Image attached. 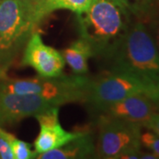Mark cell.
<instances>
[{
	"instance_id": "1",
	"label": "cell",
	"mask_w": 159,
	"mask_h": 159,
	"mask_svg": "<svg viewBox=\"0 0 159 159\" xmlns=\"http://www.w3.org/2000/svg\"><path fill=\"white\" fill-rule=\"evenodd\" d=\"M105 57L111 70L134 74L159 94V51L142 20L126 28Z\"/></svg>"
},
{
	"instance_id": "2",
	"label": "cell",
	"mask_w": 159,
	"mask_h": 159,
	"mask_svg": "<svg viewBox=\"0 0 159 159\" xmlns=\"http://www.w3.org/2000/svg\"><path fill=\"white\" fill-rule=\"evenodd\" d=\"M127 10L114 0H94L79 18L80 38L87 41L95 56L105 57L126 29Z\"/></svg>"
},
{
	"instance_id": "3",
	"label": "cell",
	"mask_w": 159,
	"mask_h": 159,
	"mask_svg": "<svg viewBox=\"0 0 159 159\" xmlns=\"http://www.w3.org/2000/svg\"><path fill=\"white\" fill-rule=\"evenodd\" d=\"M89 78L84 74L57 77H34L11 79L0 73V92L21 95H36L59 107L69 102H85Z\"/></svg>"
},
{
	"instance_id": "4",
	"label": "cell",
	"mask_w": 159,
	"mask_h": 159,
	"mask_svg": "<svg viewBox=\"0 0 159 159\" xmlns=\"http://www.w3.org/2000/svg\"><path fill=\"white\" fill-rule=\"evenodd\" d=\"M38 25L25 0H0V73H6Z\"/></svg>"
},
{
	"instance_id": "5",
	"label": "cell",
	"mask_w": 159,
	"mask_h": 159,
	"mask_svg": "<svg viewBox=\"0 0 159 159\" xmlns=\"http://www.w3.org/2000/svg\"><path fill=\"white\" fill-rule=\"evenodd\" d=\"M136 95L147 96L158 106L159 94L152 87L130 73L110 70L98 78L89 80L85 102L101 111L113 102Z\"/></svg>"
},
{
	"instance_id": "6",
	"label": "cell",
	"mask_w": 159,
	"mask_h": 159,
	"mask_svg": "<svg viewBox=\"0 0 159 159\" xmlns=\"http://www.w3.org/2000/svg\"><path fill=\"white\" fill-rule=\"evenodd\" d=\"M97 157L136 159L141 157V125L102 114L98 120Z\"/></svg>"
},
{
	"instance_id": "7",
	"label": "cell",
	"mask_w": 159,
	"mask_h": 159,
	"mask_svg": "<svg viewBox=\"0 0 159 159\" xmlns=\"http://www.w3.org/2000/svg\"><path fill=\"white\" fill-rule=\"evenodd\" d=\"M21 66H30L42 77H57L63 74L65 59L61 52L43 43L41 34L33 32L24 47Z\"/></svg>"
},
{
	"instance_id": "8",
	"label": "cell",
	"mask_w": 159,
	"mask_h": 159,
	"mask_svg": "<svg viewBox=\"0 0 159 159\" xmlns=\"http://www.w3.org/2000/svg\"><path fill=\"white\" fill-rule=\"evenodd\" d=\"M52 107L57 106L36 95L0 92V126L15 124Z\"/></svg>"
},
{
	"instance_id": "9",
	"label": "cell",
	"mask_w": 159,
	"mask_h": 159,
	"mask_svg": "<svg viewBox=\"0 0 159 159\" xmlns=\"http://www.w3.org/2000/svg\"><path fill=\"white\" fill-rule=\"evenodd\" d=\"M34 118L40 125V132L34 143L37 155L60 148L67 142L82 135L85 132L65 130L58 119V107H52Z\"/></svg>"
},
{
	"instance_id": "10",
	"label": "cell",
	"mask_w": 159,
	"mask_h": 159,
	"mask_svg": "<svg viewBox=\"0 0 159 159\" xmlns=\"http://www.w3.org/2000/svg\"><path fill=\"white\" fill-rule=\"evenodd\" d=\"M158 106L157 102L145 95H136L113 102L101 110L102 114L127 122L144 125Z\"/></svg>"
},
{
	"instance_id": "11",
	"label": "cell",
	"mask_w": 159,
	"mask_h": 159,
	"mask_svg": "<svg viewBox=\"0 0 159 159\" xmlns=\"http://www.w3.org/2000/svg\"><path fill=\"white\" fill-rule=\"evenodd\" d=\"M96 155V145L91 135L85 132L60 148L37 155L38 159H76L89 158Z\"/></svg>"
},
{
	"instance_id": "12",
	"label": "cell",
	"mask_w": 159,
	"mask_h": 159,
	"mask_svg": "<svg viewBox=\"0 0 159 159\" xmlns=\"http://www.w3.org/2000/svg\"><path fill=\"white\" fill-rule=\"evenodd\" d=\"M94 0H34L32 10L36 22L39 24L43 19L56 10H69L77 16L89 10Z\"/></svg>"
},
{
	"instance_id": "13",
	"label": "cell",
	"mask_w": 159,
	"mask_h": 159,
	"mask_svg": "<svg viewBox=\"0 0 159 159\" xmlns=\"http://www.w3.org/2000/svg\"><path fill=\"white\" fill-rule=\"evenodd\" d=\"M65 62L75 74H85L89 72V59L94 57L90 44L80 38L73 42L61 52Z\"/></svg>"
},
{
	"instance_id": "14",
	"label": "cell",
	"mask_w": 159,
	"mask_h": 159,
	"mask_svg": "<svg viewBox=\"0 0 159 159\" xmlns=\"http://www.w3.org/2000/svg\"><path fill=\"white\" fill-rule=\"evenodd\" d=\"M9 139L13 159H33L37 157V153L32 149L29 143L19 140L11 134H9Z\"/></svg>"
},
{
	"instance_id": "15",
	"label": "cell",
	"mask_w": 159,
	"mask_h": 159,
	"mask_svg": "<svg viewBox=\"0 0 159 159\" xmlns=\"http://www.w3.org/2000/svg\"><path fill=\"white\" fill-rule=\"evenodd\" d=\"M134 13L142 21L147 20H159V0H145Z\"/></svg>"
},
{
	"instance_id": "16",
	"label": "cell",
	"mask_w": 159,
	"mask_h": 159,
	"mask_svg": "<svg viewBox=\"0 0 159 159\" xmlns=\"http://www.w3.org/2000/svg\"><path fill=\"white\" fill-rule=\"evenodd\" d=\"M141 143L159 158V135L154 132L141 134Z\"/></svg>"
},
{
	"instance_id": "17",
	"label": "cell",
	"mask_w": 159,
	"mask_h": 159,
	"mask_svg": "<svg viewBox=\"0 0 159 159\" xmlns=\"http://www.w3.org/2000/svg\"><path fill=\"white\" fill-rule=\"evenodd\" d=\"M9 133L0 127V158L13 159L11 152Z\"/></svg>"
},
{
	"instance_id": "18",
	"label": "cell",
	"mask_w": 159,
	"mask_h": 159,
	"mask_svg": "<svg viewBox=\"0 0 159 159\" xmlns=\"http://www.w3.org/2000/svg\"><path fill=\"white\" fill-rule=\"evenodd\" d=\"M142 22L145 24L148 33L152 37L159 51V20H147Z\"/></svg>"
},
{
	"instance_id": "19",
	"label": "cell",
	"mask_w": 159,
	"mask_h": 159,
	"mask_svg": "<svg viewBox=\"0 0 159 159\" xmlns=\"http://www.w3.org/2000/svg\"><path fill=\"white\" fill-rule=\"evenodd\" d=\"M142 126L147 127L159 135V112L156 111Z\"/></svg>"
},
{
	"instance_id": "20",
	"label": "cell",
	"mask_w": 159,
	"mask_h": 159,
	"mask_svg": "<svg viewBox=\"0 0 159 159\" xmlns=\"http://www.w3.org/2000/svg\"><path fill=\"white\" fill-rule=\"evenodd\" d=\"M125 5L128 11H132L133 13L136 11L137 8L141 6L145 2V0H121Z\"/></svg>"
},
{
	"instance_id": "21",
	"label": "cell",
	"mask_w": 159,
	"mask_h": 159,
	"mask_svg": "<svg viewBox=\"0 0 159 159\" xmlns=\"http://www.w3.org/2000/svg\"><path fill=\"white\" fill-rule=\"evenodd\" d=\"M140 158H144V159H157L158 157L153 153H142L141 154V157Z\"/></svg>"
},
{
	"instance_id": "22",
	"label": "cell",
	"mask_w": 159,
	"mask_h": 159,
	"mask_svg": "<svg viewBox=\"0 0 159 159\" xmlns=\"http://www.w3.org/2000/svg\"><path fill=\"white\" fill-rule=\"evenodd\" d=\"M25 1H26V2H28L31 6H32V4L34 2V0H25Z\"/></svg>"
},
{
	"instance_id": "23",
	"label": "cell",
	"mask_w": 159,
	"mask_h": 159,
	"mask_svg": "<svg viewBox=\"0 0 159 159\" xmlns=\"http://www.w3.org/2000/svg\"><path fill=\"white\" fill-rule=\"evenodd\" d=\"M158 106H159V103H158Z\"/></svg>"
}]
</instances>
